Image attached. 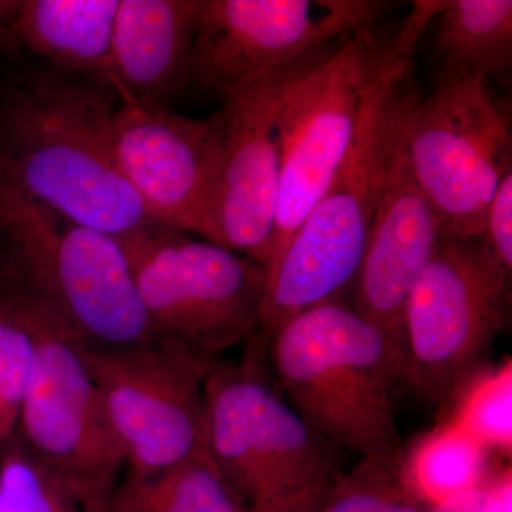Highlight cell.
<instances>
[{"label":"cell","mask_w":512,"mask_h":512,"mask_svg":"<svg viewBox=\"0 0 512 512\" xmlns=\"http://www.w3.org/2000/svg\"><path fill=\"white\" fill-rule=\"evenodd\" d=\"M443 69L505 82L512 66L511 0H447L437 13Z\"/></svg>","instance_id":"18"},{"label":"cell","mask_w":512,"mask_h":512,"mask_svg":"<svg viewBox=\"0 0 512 512\" xmlns=\"http://www.w3.org/2000/svg\"><path fill=\"white\" fill-rule=\"evenodd\" d=\"M286 402L312 429L362 458L402 464L393 387L402 348L348 301L316 306L268 338Z\"/></svg>","instance_id":"3"},{"label":"cell","mask_w":512,"mask_h":512,"mask_svg":"<svg viewBox=\"0 0 512 512\" xmlns=\"http://www.w3.org/2000/svg\"><path fill=\"white\" fill-rule=\"evenodd\" d=\"M120 0H22L9 35L39 64L110 82Z\"/></svg>","instance_id":"17"},{"label":"cell","mask_w":512,"mask_h":512,"mask_svg":"<svg viewBox=\"0 0 512 512\" xmlns=\"http://www.w3.org/2000/svg\"><path fill=\"white\" fill-rule=\"evenodd\" d=\"M0 451H2V450H0Z\"/></svg>","instance_id":"30"},{"label":"cell","mask_w":512,"mask_h":512,"mask_svg":"<svg viewBox=\"0 0 512 512\" xmlns=\"http://www.w3.org/2000/svg\"><path fill=\"white\" fill-rule=\"evenodd\" d=\"M36 355L35 303L28 293L3 279L0 288V410L15 430L35 369Z\"/></svg>","instance_id":"21"},{"label":"cell","mask_w":512,"mask_h":512,"mask_svg":"<svg viewBox=\"0 0 512 512\" xmlns=\"http://www.w3.org/2000/svg\"><path fill=\"white\" fill-rule=\"evenodd\" d=\"M3 279H5V276H3L2 269H0V288H2Z\"/></svg>","instance_id":"29"},{"label":"cell","mask_w":512,"mask_h":512,"mask_svg":"<svg viewBox=\"0 0 512 512\" xmlns=\"http://www.w3.org/2000/svg\"><path fill=\"white\" fill-rule=\"evenodd\" d=\"M0 512H86L62 481L12 439L0 451Z\"/></svg>","instance_id":"24"},{"label":"cell","mask_w":512,"mask_h":512,"mask_svg":"<svg viewBox=\"0 0 512 512\" xmlns=\"http://www.w3.org/2000/svg\"><path fill=\"white\" fill-rule=\"evenodd\" d=\"M424 512H512L511 470L495 471L483 487L448 498Z\"/></svg>","instance_id":"26"},{"label":"cell","mask_w":512,"mask_h":512,"mask_svg":"<svg viewBox=\"0 0 512 512\" xmlns=\"http://www.w3.org/2000/svg\"><path fill=\"white\" fill-rule=\"evenodd\" d=\"M0 269L84 345L128 349L158 342L120 239L67 220L2 175Z\"/></svg>","instance_id":"4"},{"label":"cell","mask_w":512,"mask_h":512,"mask_svg":"<svg viewBox=\"0 0 512 512\" xmlns=\"http://www.w3.org/2000/svg\"><path fill=\"white\" fill-rule=\"evenodd\" d=\"M119 96L111 143L121 174L154 224L205 241L221 168L217 113L190 119Z\"/></svg>","instance_id":"13"},{"label":"cell","mask_w":512,"mask_h":512,"mask_svg":"<svg viewBox=\"0 0 512 512\" xmlns=\"http://www.w3.org/2000/svg\"><path fill=\"white\" fill-rule=\"evenodd\" d=\"M205 450L245 512H320L342 476L339 447L312 429L252 362H212Z\"/></svg>","instance_id":"5"},{"label":"cell","mask_w":512,"mask_h":512,"mask_svg":"<svg viewBox=\"0 0 512 512\" xmlns=\"http://www.w3.org/2000/svg\"><path fill=\"white\" fill-rule=\"evenodd\" d=\"M99 512H245L207 451L153 476L128 474Z\"/></svg>","instance_id":"20"},{"label":"cell","mask_w":512,"mask_h":512,"mask_svg":"<svg viewBox=\"0 0 512 512\" xmlns=\"http://www.w3.org/2000/svg\"><path fill=\"white\" fill-rule=\"evenodd\" d=\"M80 348L126 454L128 474L153 476L207 451L210 360L160 340L138 348Z\"/></svg>","instance_id":"12"},{"label":"cell","mask_w":512,"mask_h":512,"mask_svg":"<svg viewBox=\"0 0 512 512\" xmlns=\"http://www.w3.org/2000/svg\"><path fill=\"white\" fill-rule=\"evenodd\" d=\"M409 103L394 138L382 195L350 302L386 330L400 348L407 296L443 237L439 215L417 183L407 154L404 120Z\"/></svg>","instance_id":"15"},{"label":"cell","mask_w":512,"mask_h":512,"mask_svg":"<svg viewBox=\"0 0 512 512\" xmlns=\"http://www.w3.org/2000/svg\"><path fill=\"white\" fill-rule=\"evenodd\" d=\"M510 286L483 238H440L404 305L402 379L414 392L454 402L507 323Z\"/></svg>","instance_id":"8"},{"label":"cell","mask_w":512,"mask_h":512,"mask_svg":"<svg viewBox=\"0 0 512 512\" xmlns=\"http://www.w3.org/2000/svg\"><path fill=\"white\" fill-rule=\"evenodd\" d=\"M32 299L36 363L13 439L66 485L84 511L99 512L127 467L126 454L84 363L82 342L56 312Z\"/></svg>","instance_id":"10"},{"label":"cell","mask_w":512,"mask_h":512,"mask_svg":"<svg viewBox=\"0 0 512 512\" xmlns=\"http://www.w3.org/2000/svg\"><path fill=\"white\" fill-rule=\"evenodd\" d=\"M15 436V426L8 419L5 414L0 410V450H3Z\"/></svg>","instance_id":"28"},{"label":"cell","mask_w":512,"mask_h":512,"mask_svg":"<svg viewBox=\"0 0 512 512\" xmlns=\"http://www.w3.org/2000/svg\"><path fill=\"white\" fill-rule=\"evenodd\" d=\"M202 0H120L110 82L121 96L168 107L184 97Z\"/></svg>","instance_id":"16"},{"label":"cell","mask_w":512,"mask_h":512,"mask_svg":"<svg viewBox=\"0 0 512 512\" xmlns=\"http://www.w3.org/2000/svg\"><path fill=\"white\" fill-rule=\"evenodd\" d=\"M113 84L37 64L0 93V175L83 227L124 238L154 224L121 174Z\"/></svg>","instance_id":"1"},{"label":"cell","mask_w":512,"mask_h":512,"mask_svg":"<svg viewBox=\"0 0 512 512\" xmlns=\"http://www.w3.org/2000/svg\"><path fill=\"white\" fill-rule=\"evenodd\" d=\"M390 43L373 29L350 33L303 56L288 80L275 113L281 185L265 269L284 251L348 153Z\"/></svg>","instance_id":"7"},{"label":"cell","mask_w":512,"mask_h":512,"mask_svg":"<svg viewBox=\"0 0 512 512\" xmlns=\"http://www.w3.org/2000/svg\"><path fill=\"white\" fill-rule=\"evenodd\" d=\"M485 248L495 262L512 272V171L498 184L493 201L488 208L487 224L483 237Z\"/></svg>","instance_id":"25"},{"label":"cell","mask_w":512,"mask_h":512,"mask_svg":"<svg viewBox=\"0 0 512 512\" xmlns=\"http://www.w3.org/2000/svg\"><path fill=\"white\" fill-rule=\"evenodd\" d=\"M383 0H202L184 96L225 103L339 37L373 29Z\"/></svg>","instance_id":"11"},{"label":"cell","mask_w":512,"mask_h":512,"mask_svg":"<svg viewBox=\"0 0 512 512\" xmlns=\"http://www.w3.org/2000/svg\"><path fill=\"white\" fill-rule=\"evenodd\" d=\"M119 239L160 342L217 362L261 333L265 266L158 224Z\"/></svg>","instance_id":"6"},{"label":"cell","mask_w":512,"mask_h":512,"mask_svg":"<svg viewBox=\"0 0 512 512\" xmlns=\"http://www.w3.org/2000/svg\"><path fill=\"white\" fill-rule=\"evenodd\" d=\"M400 474L414 497L430 508L483 487L495 473L490 451L448 419L404 451Z\"/></svg>","instance_id":"19"},{"label":"cell","mask_w":512,"mask_h":512,"mask_svg":"<svg viewBox=\"0 0 512 512\" xmlns=\"http://www.w3.org/2000/svg\"><path fill=\"white\" fill-rule=\"evenodd\" d=\"M404 127L414 177L443 235L483 238L498 184L512 171L510 110L494 84L441 67L429 96L413 94Z\"/></svg>","instance_id":"9"},{"label":"cell","mask_w":512,"mask_h":512,"mask_svg":"<svg viewBox=\"0 0 512 512\" xmlns=\"http://www.w3.org/2000/svg\"><path fill=\"white\" fill-rule=\"evenodd\" d=\"M400 474V464L363 458L333 485L320 512H424Z\"/></svg>","instance_id":"23"},{"label":"cell","mask_w":512,"mask_h":512,"mask_svg":"<svg viewBox=\"0 0 512 512\" xmlns=\"http://www.w3.org/2000/svg\"><path fill=\"white\" fill-rule=\"evenodd\" d=\"M22 0H0V35H9Z\"/></svg>","instance_id":"27"},{"label":"cell","mask_w":512,"mask_h":512,"mask_svg":"<svg viewBox=\"0 0 512 512\" xmlns=\"http://www.w3.org/2000/svg\"><path fill=\"white\" fill-rule=\"evenodd\" d=\"M450 417L488 451L510 453L512 446V363L477 373L457 394Z\"/></svg>","instance_id":"22"},{"label":"cell","mask_w":512,"mask_h":512,"mask_svg":"<svg viewBox=\"0 0 512 512\" xmlns=\"http://www.w3.org/2000/svg\"><path fill=\"white\" fill-rule=\"evenodd\" d=\"M301 59L241 90L215 111L221 168L205 241L265 268L274 245L281 185L276 107Z\"/></svg>","instance_id":"14"},{"label":"cell","mask_w":512,"mask_h":512,"mask_svg":"<svg viewBox=\"0 0 512 512\" xmlns=\"http://www.w3.org/2000/svg\"><path fill=\"white\" fill-rule=\"evenodd\" d=\"M441 2H416L367 92L355 137L328 188L266 269L262 328L268 338L286 320L348 299L372 231L397 128L413 90L417 42Z\"/></svg>","instance_id":"2"}]
</instances>
